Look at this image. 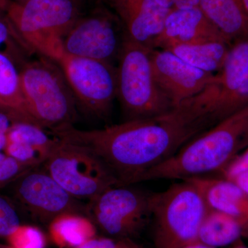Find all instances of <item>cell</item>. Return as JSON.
I'll return each mask as SVG.
<instances>
[{"label": "cell", "mask_w": 248, "mask_h": 248, "mask_svg": "<svg viewBox=\"0 0 248 248\" xmlns=\"http://www.w3.org/2000/svg\"><path fill=\"white\" fill-rule=\"evenodd\" d=\"M213 126L196 95L151 118L90 130L66 125L50 133L89 150L105 164L120 186H130L141 182L147 172Z\"/></svg>", "instance_id": "6da1fadb"}, {"label": "cell", "mask_w": 248, "mask_h": 248, "mask_svg": "<svg viewBox=\"0 0 248 248\" xmlns=\"http://www.w3.org/2000/svg\"><path fill=\"white\" fill-rule=\"evenodd\" d=\"M248 146V105L187 142L172 156L155 166L141 182L185 180L222 170Z\"/></svg>", "instance_id": "7a4b0ae2"}, {"label": "cell", "mask_w": 248, "mask_h": 248, "mask_svg": "<svg viewBox=\"0 0 248 248\" xmlns=\"http://www.w3.org/2000/svg\"><path fill=\"white\" fill-rule=\"evenodd\" d=\"M6 17L23 42L57 62L64 55L63 40L82 16V0L10 1Z\"/></svg>", "instance_id": "3957f363"}, {"label": "cell", "mask_w": 248, "mask_h": 248, "mask_svg": "<svg viewBox=\"0 0 248 248\" xmlns=\"http://www.w3.org/2000/svg\"><path fill=\"white\" fill-rule=\"evenodd\" d=\"M155 225V248H182L198 241L208 205L201 191L188 180L149 195Z\"/></svg>", "instance_id": "277c9868"}, {"label": "cell", "mask_w": 248, "mask_h": 248, "mask_svg": "<svg viewBox=\"0 0 248 248\" xmlns=\"http://www.w3.org/2000/svg\"><path fill=\"white\" fill-rule=\"evenodd\" d=\"M151 50L125 35L116 66L117 98L125 121L151 118L174 108L155 81Z\"/></svg>", "instance_id": "5b68a950"}, {"label": "cell", "mask_w": 248, "mask_h": 248, "mask_svg": "<svg viewBox=\"0 0 248 248\" xmlns=\"http://www.w3.org/2000/svg\"><path fill=\"white\" fill-rule=\"evenodd\" d=\"M19 74L28 111L38 126L53 130L73 125L76 98L56 62L42 58L27 63Z\"/></svg>", "instance_id": "8992f818"}, {"label": "cell", "mask_w": 248, "mask_h": 248, "mask_svg": "<svg viewBox=\"0 0 248 248\" xmlns=\"http://www.w3.org/2000/svg\"><path fill=\"white\" fill-rule=\"evenodd\" d=\"M58 140L43 164L45 170L74 198L91 202L107 189L120 186L95 155L79 145Z\"/></svg>", "instance_id": "52a82bcc"}, {"label": "cell", "mask_w": 248, "mask_h": 248, "mask_svg": "<svg viewBox=\"0 0 248 248\" xmlns=\"http://www.w3.org/2000/svg\"><path fill=\"white\" fill-rule=\"evenodd\" d=\"M56 63L84 110L102 118L110 115L117 97L115 65L66 53Z\"/></svg>", "instance_id": "ba28073f"}, {"label": "cell", "mask_w": 248, "mask_h": 248, "mask_svg": "<svg viewBox=\"0 0 248 248\" xmlns=\"http://www.w3.org/2000/svg\"><path fill=\"white\" fill-rule=\"evenodd\" d=\"M149 195L129 186H112L87 203V215L112 237L133 239L151 218Z\"/></svg>", "instance_id": "9c48e42d"}, {"label": "cell", "mask_w": 248, "mask_h": 248, "mask_svg": "<svg viewBox=\"0 0 248 248\" xmlns=\"http://www.w3.org/2000/svg\"><path fill=\"white\" fill-rule=\"evenodd\" d=\"M122 22L115 14L99 6L82 15L63 40L65 53L114 65L125 39Z\"/></svg>", "instance_id": "30bf717a"}, {"label": "cell", "mask_w": 248, "mask_h": 248, "mask_svg": "<svg viewBox=\"0 0 248 248\" xmlns=\"http://www.w3.org/2000/svg\"><path fill=\"white\" fill-rule=\"evenodd\" d=\"M30 170L15 181L16 200L32 218L50 223L65 213L87 215V205L65 190L46 171Z\"/></svg>", "instance_id": "8fae6325"}, {"label": "cell", "mask_w": 248, "mask_h": 248, "mask_svg": "<svg viewBox=\"0 0 248 248\" xmlns=\"http://www.w3.org/2000/svg\"><path fill=\"white\" fill-rule=\"evenodd\" d=\"M151 59L155 81L174 108L218 80L217 75L191 66L170 50L152 49Z\"/></svg>", "instance_id": "7c38bea8"}, {"label": "cell", "mask_w": 248, "mask_h": 248, "mask_svg": "<svg viewBox=\"0 0 248 248\" xmlns=\"http://www.w3.org/2000/svg\"><path fill=\"white\" fill-rule=\"evenodd\" d=\"M211 42H225L231 45L200 7L173 9L166 18L162 31L153 41L151 49L169 50L175 46Z\"/></svg>", "instance_id": "4fadbf2b"}, {"label": "cell", "mask_w": 248, "mask_h": 248, "mask_svg": "<svg viewBox=\"0 0 248 248\" xmlns=\"http://www.w3.org/2000/svg\"><path fill=\"white\" fill-rule=\"evenodd\" d=\"M107 4L115 11L125 35L151 49L172 10L163 7L155 0H108Z\"/></svg>", "instance_id": "5bb4252c"}, {"label": "cell", "mask_w": 248, "mask_h": 248, "mask_svg": "<svg viewBox=\"0 0 248 248\" xmlns=\"http://www.w3.org/2000/svg\"><path fill=\"white\" fill-rule=\"evenodd\" d=\"M185 180L198 187L209 208L236 218L248 234V195L234 182L223 177H200Z\"/></svg>", "instance_id": "9a60e30c"}, {"label": "cell", "mask_w": 248, "mask_h": 248, "mask_svg": "<svg viewBox=\"0 0 248 248\" xmlns=\"http://www.w3.org/2000/svg\"><path fill=\"white\" fill-rule=\"evenodd\" d=\"M199 7L231 45L248 38V17L241 0H200Z\"/></svg>", "instance_id": "2e32d148"}, {"label": "cell", "mask_w": 248, "mask_h": 248, "mask_svg": "<svg viewBox=\"0 0 248 248\" xmlns=\"http://www.w3.org/2000/svg\"><path fill=\"white\" fill-rule=\"evenodd\" d=\"M247 234L236 218L208 208L199 231L198 241L215 248L224 247L239 241Z\"/></svg>", "instance_id": "e0dca14e"}, {"label": "cell", "mask_w": 248, "mask_h": 248, "mask_svg": "<svg viewBox=\"0 0 248 248\" xmlns=\"http://www.w3.org/2000/svg\"><path fill=\"white\" fill-rule=\"evenodd\" d=\"M50 237L60 248H74L96 236V227L89 217L65 213L49 223Z\"/></svg>", "instance_id": "ac0fdd59"}, {"label": "cell", "mask_w": 248, "mask_h": 248, "mask_svg": "<svg viewBox=\"0 0 248 248\" xmlns=\"http://www.w3.org/2000/svg\"><path fill=\"white\" fill-rule=\"evenodd\" d=\"M0 102L6 110L24 122L35 124L28 111L21 86L20 74L9 55L0 52Z\"/></svg>", "instance_id": "d6986e66"}, {"label": "cell", "mask_w": 248, "mask_h": 248, "mask_svg": "<svg viewBox=\"0 0 248 248\" xmlns=\"http://www.w3.org/2000/svg\"><path fill=\"white\" fill-rule=\"evenodd\" d=\"M231 45L225 42L179 45L168 50L186 63L205 72L221 71Z\"/></svg>", "instance_id": "ffe728a7"}, {"label": "cell", "mask_w": 248, "mask_h": 248, "mask_svg": "<svg viewBox=\"0 0 248 248\" xmlns=\"http://www.w3.org/2000/svg\"><path fill=\"white\" fill-rule=\"evenodd\" d=\"M248 73V38L231 45L221 71L217 75L220 93L227 95L236 89Z\"/></svg>", "instance_id": "44dd1931"}, {"label": "cell", "mask_w": 248, "mask_h": 248, "mask_svg": "<svg viewBox=\"0 0 248 248\" xmlns=\"http://www.w3.org/2000/svg\"><path fill=\"white\" fill-rule=\"evenodd\" d=\"M6 136L7 141L31 145L45 153L48 157L58 140L56 138H49L43 128L27 122H14Z\"/></svg>", "instance_id": "7402d4cb"}, {"label": "cell", "mask_w": 248, "mask_h": 248, "mask_svg": "<svg viewBox=\"0 0 248 248\" xmlns=\"http://www.w3.org/2000/svg\"><path fill=\"white\" fill-rule=\"evenodd\" d=\"M248 105V73L232 92L217 97L211 109L212 120L215 124Z\"/></svg>", "instance_id": "603a6c76"}, {"label": "cell", "mask_w": 248, "mask_h": 248, "mask_svg": "<svg viewBox=\"0 0 248 248\" xmlns=\"http://www.w3.org/2000/svg\"><path fill=\"white\" fill-rule=\"evenodd\" d=\"M11 248H45L46 236L38 228L20 225L6 239Z\"/></svg>", "instance_id": "cb8c5ba5"}, {"label": "cell", "mask_w": 248, "mask_h": 248, "mask_svg": "<svg viewBox=\"0 0 248 248\" xmlns=\"http://www.w3.org/2000/svg\"><path fill=\"white\" fill-rule=\"evenodd\" d=\"M4 152L7 156L34 167L43 164L48 158L46 155L33 146L19 142L7 141Z\"/></svg>", "instance_id": "d4e9b609"}, {"label": "cell", "mask_w": 248, "mask_h": 248, "mask_svg": "<svg viewBox=\"0 0 248 248\" xmlns=\"http://www.w3.org/2000/svg\"><path fill=\"white\" fill-rule=\"evenodd\" d=\"M20 225V219L14 205L0 195V238L7 239Z\"/></svg>", "instance_id": "484cf974"}, {"label": "cell", "mask_w": 248, "mask_h": 248, "mask_svg": "<svg viewBox=\"0 0 248 248\" xmlns=\"http://www.w3.org/2000/svg\"><path fill=\"white\" fill-rule=\"evenodd\" d=\"M35 168L6 155L0 160V188L14 182L24 173Z\"/></svg>", "instance_id": "4316f807"}, {"label": "cell", "mask_w": 248, "mask_h": 248, "mask_svg": "<svg viewBox=\"0 0 248 248\" xmlns=\"http://www.w3.org/2000/svg\"><path fill=\"white\" fill-rule=\"evenodd\" d=\"M74 248H146L133 239L120 237H93Z\"/></svg>", "instance_id": "83f0119b"}, {"label": "cell", "mask_w": 248, "mask_h": 248, "mask_svg": "<svg viewBox=\"0 0 248 248\" xmlns=\"http://www.w3.org/2000/svg\"><path fill=\"white\" fill-rule=\"evenodd\" d=\"M246 172H248V146L220 172L222 177L231 181Z\"/></svg>", "instance_id": "f1b7e54d"}, {"label": "cell", "mask_w": 248, "mask_h": 248, "mask_svg": "<svg viewBox=\"0 0 248 248\" xmlns=\"http://www.w3.org/2000/svg\"><path fill=\"white\" fill-rule=\"evenodd\" d=\"M16 122H23L20 117L11 111L0 110V133L7 134L12 124Z\"/></svg>", "instance_id": "f546056e"}, {"label": "cell", "mask_w": 248, "mask_h": 248, "mask_svg": "<svg viewBox=\"0 0 248 248\" xmlns=\"http://www.w3.org/2000/svg\"><path fill=\"white\" fill-rule=\"evenodd\" d=\"M13 31H14V29L7 18L0 16V52L1 53H3L2 50H1V46L6 45V43H9Z\"/></svg>", "instance_id": "4dcf8cb0"}, {"label": "cell", "mask_w": 248, "mask_h": 248, "mask_svg": "<svg viewBox=\"0 0 248 248\" xmlns=\"http://www.w3.org/2000/svg\"><path fill=\"white\" fill-rule=\"evenodd\" d=\"M200 0H174V9H186L199 7Z\"/></svg>", "instance_id": "1f68e13d"}, {"label": "cell", "mask_w": 248, "mask_h": 248, "mask_svg": "<svg viewBox=\"0 0 248 248\" xmlns=\"http://www.w3.org/2000/svg\"><path fill=\"white\" fill-rule=\"evenodd\" d=\"M232 181L234 182L241 190L244 191L245 193L248 195V172L240 174Z\"/></svg>", "instance_id": "d6a6232c"}, {"label": "cell", "mask_w": 248, "mask_h": 248, "mask_svg": "<svg viewBox=\"0 0 248 248\" xmlns=\"http://www.w3.org/2000/svg\"><path fill=\"white\" fill-rule=\"evenodd\" d=\"M155 1L166 9H174V0H155Z\"/></svg>", "instance_id": "836d02e7"}, {"label": "cell", "mask_w": 248, "mask_h": 248, "mask_svg": "<svg viewBox=\"0 0 248 248\" xmlns=\"http://www.w3.org/2000/svg\"><path fill=\"white\" fill-rule=\"evenodd\" d=\"M182 248H215L210 247V246H207V245L203 244V243L200 242V241H197L195 242L191 243L188 245L184 246Z\"/></svg>", "instance_id": "e575fe53"}, {"label": "cell", "mask_w": 248, "mask_h": 248, "mask_svg": "<svg viewBox=\"0 0 248 248\" xmlns=\"http://www.w3.org/2000/svg\"><path fill=\"white\" fill-rule=\"evenodd\" d=\"M6 143H7L6 134L0 133V152L4 151Z\"/></svg>", "instance_id": "d590c367"}, {"label": "cell", "mask_w": 248, "mask_h": 248, "mask_svg": "<svg viewBox=\"0 0 248 248\" xmlns=\"http://www.w3.org/2000/svg\"><path fill=\"white\" fill-rule=\"evenodd\" d=\"M10 0H0V11H5L6 6L9 4Z\"/></svg>", "instance_id": "8d00e7d4"}, {"label": "cell", "mask_w": 248, "mask_h": 248, "mask_svg": "<svg viewBox=\"0 0 248 248\" xmlns=\"http://www.w3.org/2000/svg\"><path fill=\"white\" fill-rule=\"evenodd\" d=\"M232 248H248L247 246H245L244 244H243L241 241H240V240L239 241H237L236 242V245H234V246H233Z\"/></svg>", "instance_id": "74e56055"}, {"label": "cell", "mask_w": 248, "mask_h": 248, "mask_svg": "<svg viewBox=\"0 0 248 248\" xmlns=\"http://www.w3.org/2000/svg\"><path fill=\"white\" fill-rule=\"evenodd\" d=\"M241 1H242L243 4H244V9L246 10L248 17V0H241Z\"/></svg>", "instance_id": "f35d334b"}, {"label": "cell", "mask_w": 248, "mask_h": 248, "mask_svg": "<svg viewBox=\"0 0 248 248\" xmlns=\"http://www.w3.org/2000/svg\"><path fill=\"white\" fill-rule=\"evenodd\" d=\"M94 1H97V2L99 3V4H107L108 0H94Z\"/></svg>", "instance_id": "ab89813d"}, {"label": "cell", "mask_w": 248, "mask_h": 248, "mask_svg": "<svg viewBox=\"0 0 248 248\" xmlns=\"http://www.w3.org/2000/svg\"><path fill=\"white\" fill-rule=\"evenodd\" d=\"M0 248H11L8 245L0 244Z\"/></svg>", "instance_id": "60d3db41"}, {"label": "cell", "mask_w": 248, "mask_h": 248, "mask_svg": "<svg viewBox=\"0 0 248 248\" xmlns=\"http://www.w3.org/2000/svg\"><path fill=\"white\" fill-rule=\"evenodd\" d=\"M5 156H6V155H5L4 153H2L1 152H0V160L3 159Z\"/></svg>", "instance_id": "b9f144b4"}, {"label": "cell", "mask_w": 248, "mask_h": 248, "mask_svg": "<svg viewBox=\"0 0 248 248\" xmlns=\"http://www.w3.org/2000/svg\"><path fill=\"white\" fill-rule=\"evenodd\" d=\"M0 108H1L5 109V110H6V109L5 108L4 105H3L2 103H1V102H0Z\"/></svg>", "instance_id": "7bdbcfd3"}, {"label": "cell", "mask_w": 248, "mask_h": 248, "mask_svg": "<svg viewBox=\"0 0 248 248\" xmlns=\"http://www.w3.org/2000/svg\"><path fill=\"white\" fill-rule=\"evenodd\" d=\"M10 1H22V0H10Z\"/></svg>", "instance_id": "ee69618b"}]
</instances>
